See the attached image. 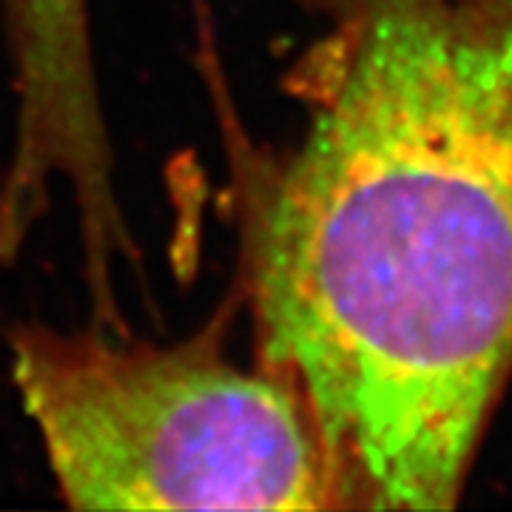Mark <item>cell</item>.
Returning <instances> with one entry per match:
<instances>
[{"label":"cell","instance_id":"6da1fadb","mask_svg":"<svg viewBox=\"0 0 512 512\" xmlns=\"http://www.w3.org/2000/svg\"><path fill=\"white\" fill-rule=\"evenodd\" d=\"M299 143L245 197L256 365L333 510H450L512 382V0H302Z\"/></svg>","mask_w":512,"mask_h":512},{"label":"cell","instance_id":"7a4b0ae2","mask_svg":"<svg viewBox=\"0 0 512 512\" xmlns=\"http://www.w3.org/2000/svg\"><path fill=\"white\" fill-rule=\"evenodd\" d=\"M225 336V311L174 345L15 328L12 379L72 510L333 512L305 404Z\"/></svg>","mask_w":512,"mask_h":512},{"label":"cell","instance_id":"3957f363","mask_svg":"<svg viewBox=\"0 0 512 512\" xmlns=\"http://www.w3.org/2000/svg\"><path fill=\"white\" fill-rule=\"evenodd\" d=\"M6 35L23 117L69 123L97 106L89 0H6Z\"/></svg>","mask_w":512,"mask_h":512}]
</instances>
